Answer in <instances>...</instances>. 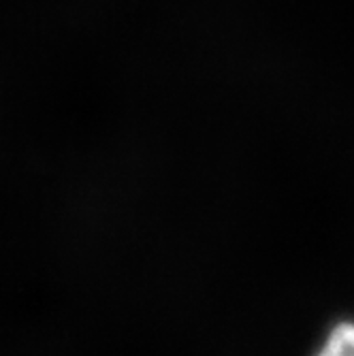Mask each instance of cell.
Here are the masks:
<instances>
[{
    "mask_svg": "<svg viewBox=\"0 0 354 356\" xmlns=\"http://www.w3.org/2000/svg\"><path fill=\"white\" fill-rule=\"evenodd\" d=\"M314 356H354V320H341L331 327Z\"/></svg>",
    "mask_w": 354,
    "mask_h": 356,
    "instance_id": "1",
    "label": "cell"
}]
</instances>
